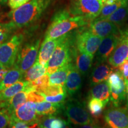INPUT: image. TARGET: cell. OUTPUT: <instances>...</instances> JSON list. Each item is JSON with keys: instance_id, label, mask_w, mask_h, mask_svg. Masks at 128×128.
Masks as SVG:
<instances>
[{"instance_id": "cell-1", "label": "cell", "mask_w": 128, "mask_h": 128, "mask_svg": "<svg viewBox=\"0 0 128 128\" xmlns=\"http://www.w3.org/2000/svg\"><path fill=\"white\" fill-rule=\"evenodd\" d=\"M55 0H30L17 8L12 10L8 17L17 28L28 27L36 22Z\"/></svg>"}, {"instance_id": "cell-2", "label": "cell", "mask_w": 128, "mask_h": 128, "mask_svg": "<svg viewBox=\"0 0 128 128\" xmlns=\"http://www.w3.org/2000/svg\"><path fill=\"white\" fill-rule=\"evenodd\" d=\"M90 21L81 16H74L69 10H62L55 14L46 32L44 39H55L73 30L88 24Z\"/></svg>"}, {"instance_id": "cell-3", "label": "cell", "mask_w": 128, "mask_h": 128, "mask_svg": "<svg viewBox=\"0 0 128 128\" xmlns=\"http://www.w3.org/2000/svg\"><path fill=\"white\" fill-rule=\"evenodd\" d=\"M75 42L76 38L72 36L71 33L64 35L46 65L48 74H52L60 68L71 63L75 49L73 46Z\"/></svg>"}, {"instance_id": "cell-4", "label": "cell", "mask_w": 128, "mask_h": 128, "mask_svg": "<svg viewBox=\"0 0 128 128\" xmlns=\"http://www.w3.org/2000/svg\"><path fill=\"white\" fill-rule=\"evenodd\" d=\"M103 6L100 0H70L69 12L74 16H81L92 21L100 15Z\"/></svg>"}, {"instance_id": "cell-5", "label": "cell", "mask_w": 128, "mask_h": 128, "mask_svg": "<svg viewBox=\"0 0 128 128\" xmlns=\"http://www.w3.org/2000/svg\"><path fill=\"white\" fill-rule=\"evenodd\" d=\"M24 36L22 34L13 35L0 45V64L4 68H11L16 62Z\"/></svg>"}, {"instance_id": "cell-6", "label": "cell", "mask_w": 128, "mask_h": 128, "mask_svg": "<svg viewBox=\"0 0 128 128\" xmlns=\"http://www.w3.org/2000/svg\"><path fill=\"white\" fill-rule=\"evenodd\" d=\"M40 44V40L38 39L27 43L20 48L14 66L17 67L23 73H25L37 60Z\"/></svg>"}, {"instance_id": "cell-7", "label": "cell", "mask_w": 128, "mask_h": 128, "mask_svg": "<svg viewBox=\"0 0 128 128\" xmlns=\"http://www.w3.org/2000/svg\"><path fill=\"white\" fill-rule=\"evenodd\" d=\"M64 109L68 122L73 125L76 126L94 123L84 105L78 101L69 102Z\"/></svg>"}, {"instance_id": "cell-8", "label": "cell", "mask_w": 128, "mask_h": 128, "mask_svg": "<svg viewBox=\"0 0 128 128\" xmlns=\"http://www.w3.org/2000/svg\"><path fill=\"white\" fill-rule=\"evenodd\" d=\"M107 82L110 87V100L114 107H119L126 97V85L122 74L120 71L112 72Z\"/></svg>"}, {"instance_id": "cell-9", "label": "cell", "mask_w": 128, "mask_h": 128, "mask_svg": "<svg viewBox=\"0 0 128 128\" xmlns=\"http://www.w3.org/2000/svg\"><path fill=\"white\" fill-rule=\"evenodd\" d=\"M102 39L88 30L80 32L76 37V48L81 52L94 56L97 52Z\"/></svg>"}, {"instance_id": "cell-10", "label": "cell", "mask_w": 128, "mask_h": 128, "mask_svg": "<svg viewBox=\"0 0 128 128\" xmlns=\"http://www.w3.org/2000/svg\"><path fill=\"white\" fill-rule=\"evenodd\" d=\"M10 121H20L28 124L32 128L38 124L39 115L36 110L35 103L28 102L17 108L10 115Z\"/></svg>"}, {"instance_id": "cell-11", "label": "cell", "mask_w": 128, "mask_h": 128, "mask_svg": "<svg viewBox=\"0 0 128 128\" xmlns=\"http://www.w3.org/2000/svg\"><path fill=\"white\" fill-rule=\"evenodd\" d=\"M104 119L108 128H128V111L125 108H108L104 112Z\"/></svg>"}, {"instance_id": "cell-12", "label": "cell", "mask_w": 128, "mask_h": 128, "mask_svg": "<svg viewBox=\"0 0 128 128\" xmlns=\"http://www.w3.org/2000/svg\"><path fill=\"white\" fill-rule=\"evenodd\" d=\"M88 30L102 39L110 35H120L122 33L118 25L106 19H94L90 24Z\"/></svg>"}, {"instance_id": "cell-13", "label": "cell", "mask_w": 128, "mask_h": 128, "mask_svg": "<svg viewBox=\"0 0 128 128\" xmlns=\"http://www.w3.org/2000/svg\"><path fill=\"white\" fill-rule=\"evenodd\" d=\"M128 58V32H122L118 45L108 59L109 64L117 68Z\"/></svg>"}, {"instance_id": "cell-14", "label": "cell", "mask_w": 128, "mask_h": 128, "mask_svg": "<svg viewBox=\"0 0 128 128\" xmlns=\"http://www.w3.org/2000/svg\"><path fill=\"white\" fill-rule=\"evenodd\" d=\"M120 35H110L102 39L96 54L98 63L104 62L108 60L118 45Z\"/></svg>"}, {"instance_id": "cell-15", "label": "cell", "mask_w": 128, "mask_h": 128, "mask_svg": "<svg viewBox=\"0 0 128 128\" xmlns=\"http://www.w3.org/2000/svg\"><path fill=\"white\" fill-rule=\"evenodd\" d=\"M81 75L76 65L71 64L65 84L66 92L70 96H72L76 94L81 88L82 78Z\"/></svg>"}, {"instance_id": "cell-16", "label": "cell", "mask_w": 128, "mask_h": 128, "mask_svg": "<svg viewBox=\"0 0 128 128\" xmlns=\"http://www.w3.org/2000/svg\"><path fill=\"white\" fill-rule=\"evenodd\" d=\"M64 36L55 39H44L41 44L37 60L40 64L46 66L53 52L58 44L61 42Z\"/></svg>"}, {"instance_id": "cell-17", "label": "cell", "mask_w": 128, "mask_h": 128, "mask_svg": "<svg viewBox=\"0 0 128 128\" xmlns=\"http://www.w3.org/2000/svg\"><path fill=\"white\" fill-rule=\"evenodd\" d=\"M73 57L75 58L76 66L82 76H86L92 66L94 56L81 52L75 48Z\"/></svg>"}, {"instance_id": "cell-18", "label": "cell", "mask_w": 128, "mask_h": 128, "mask_svg": "<svg viewBox=\"0 0 128 128\" xmlns=\"http://www.w3.org/2000/svg\"><path fill=\"white\" fill-rule=\"evenodd\" d=\"M113 72V69L104 62L98 63L92 70L90 76V84L94 86L98 83L108 80L110 75Z\"/></svg>"}, {"instance_id": "cell-19", "label": "cell", "mask_w": 128, "mask_h": 128, "mask_svg": "<svg viewBox=\"0 0 128 128\" xmlns=\"http://www.w3.org/2000/svg\"><path fill=\"white\" fill-rule=\"evenodd\" d=\"M28 101V92L22 91L18 92L10 99L1 102V107L8 110L10 114L14 113L19 107L26 103Z\"/></svg>"}, {"instance_id": "cell-20", "label": "cell", "mask_w": 128, "mask_h": 128, "mask_svg": "<svg viewBox=\"0 0 128 128\" xmlns=\"http://www.w3.org/2000/svg\"><path fill=\"white\" fill-rule=\"evenodd\" d=\"M36 110L39 116H55L64 109V103H54L50 102H40L35 103Z\"/></svg>"}, {"instance_id": "cell-21", "label": "cell", "mask_w": 128, "mask_h": 128, "mask_svg": "<svg viewBox=\"0 0 128 128\" xmlns=\"http://www.w3.org/2000/svg\"><path fill=\"white\" fill-rule=\"evenodd\" d=\"M29 82L27 81H19L4 90L0 92V102H6L22 91L28 92Z\"/></svg>"}, {"instance_id": "cell-22", "label": "cell", "mask_w": 128, "mask_h": 128, "mask_svg": "<svg viewBox=\"0 0 128 128\" xmlns=\"http://www.w3.org/2000/svg\"><path fill=\"white\" fill-rule=\"evenodd\" d=\"M90 97L98 98L108 104L110 99V90L107 81L94 86L90 91Z\"/></svg>"}, {"instance_id": "cell-23", "label": "cell", "mask_w": 128, "mask_h": 128, "mask_svg": "<svg viewBox=\"0 0 128 128\" xmlns=\"http://www.w3.org/2000/svg\"><path fill=\"white\" fill-rule=\"evenodd\" d=\"M24 73H23L20 69L14 66L13 68L8 70L1 81L0 92L18 81H21L24 78Z\"/></svg>"}, {"instance_id": "cell-24", "label": "cell", "mask_w": 128, "mask_h": 128, "mask_svg": "<svg viewBox=\"0 0 128 128\" xmlns=\"http://www.w3.org/2000/svg\"><path fill=\"white\" fill-rule=\"evenodd\" d=\"M38 126L40 128H70V124L60 118L48 116L39 120Z\"/></svg>"}, {"instance_id": "cell-25", "label": "cell", "mask_w": 128, "mask_h": 128, "mask_svg": "<svg viewBox=\"0 0 128 128\" xmlns=\"http://www.w3.org/2000/svg\"><path fill=\"white\" fill-rule=\"evenodd\" d=\"M128 18V2H123L113 14L106 18L118 26H122Z\"/></svg>"}, {"instance_id": "cell-26", "label": "cell", "mask_w": 128, "mask_h": 128, "mask_svg": "<svg viewBox=\"0 0 128 128\" xmlns=\"http://www.w3.org/2000/svg\"><path fill=\"white\" fill-rule=\"evenodd\" d=\"M72 62L59 69L55 73L50 75L49 84L65 86Z\"/></svg>"}, {"instance_id": "cell-27", "label": "cell", "mask_w": 128, "mask_h": 128, "mask_svg": "<svg viewBox=\"0 0 128 128\" xmlns=\"http://www.w3.org/2000/svg\"><path fill=\"white\" fill-rule=\"evenodd\" d=\"M46 74H47V68L46 65H42L36 60L34 65L24 73V79L27 81H32Z\"/></svg>"}, {"instance_id": "cell-28", "label": "cell", "mask_w": 128, "mask_h": 128, "mask_svg": "<svg viewBox=\"0 0 128 128\" xmlns=\"http://www.w3.org/2000/svg\"><path fill=\"white\" fill-rule=\"evenodd\" d=\"M49 76V74H46L34 80V81H28L29 87L28 92H36L41 94L50 85Z\"/></svg>"}, {"instance_id": "cell-29", "label": "cell", "mask_w": 128, "mask_h": 128, "mask_svg": "<svg viewBox=\"0 0 128 128\" xmlns=\"http://www.w3.org/2000/svg\"><path fill=\"white\" fill-rule=\"evenodd\" d=\"M107 103L96 98H91L88 103V108L92 116L98 117L102 114Z\"/></svg>"}, {"instance_id": "cell-30", "label": "cell", "mask_w": 128, "mask_h": 128, "mask_svg": "<svg viewBox=\"0 0 128 128\" xmlns=\"http://www.w3.org/2000/svg\"><path fill=\"white\" fill-rule=\"evenodd\" d=\"M17 28L12 22L0 23V44L5 42L12 38V35Z\"/></svg>"}, {"instance_id": "cell-31", "label": "cell", "mask_w": 128, "mask_h": 128, "mask_svg": "<svg viewBox=\"0 0 128 128\" xmlns=\"http://www.w3.org/2000/svg\"><path fill=\"white\" fill-rule=\"evenodd\" d=\"M123 1L120 0H118L116 2L112 4H106L103 3V7L98 17L96 19L97 20H102V19H106L108 17L114 12L117 9L123 4Z\"/></svg>"}, {"instance_id": "cell-32", "label": "cell", "mask_w": 128, "mask_h": 128, "mask_svg": "<svg viewBox=\"0 0 128 128\" xmlns=\"http://www.w3.org/2000/svg\"><path fill=\"white\" fill-rule=\"evenodd\" d=\"M66 92L65 86L61 85H49L42 92V94L46 96H53L60 94Z\"/></svg>"}, {"instance_id": "cell-33", "label": "cell", "mask_w": 128, "mask_h": 128, "mask_svg": "<svg viewBox=\"0 0 128 128\" xmlns=\"http://www.w3.org/2000/svg\"><path fill=\"white\" fill-rule=\"evenodd\" d=\"M11 116L6 108L0 110V128H7L10 124Z\"/></svg>"}, {"instance_id": "cell-34", "label": "cell", "mask_w": 128, "mask_h": 128, "mask_svg": "<svg viewBox=\"0 0 128 128\" xmlns=\"http://www.w3.org/2000/svg\"><path fill=\"white\" fill-rule=\"evenodd\" d=\"M66 96L67 92H65V93L60 94L53 96H44V100L48 102L54 103H64V102H65Z\"/></svg>"}, {"instance_id": "cell-35", "label": "cell", "mask_w": 128, "mask_h": 128, "mask_svg": "<svg viewBox=\"0 0 128 128\" xmlns=\"http://www.w3.org/2000/svg\"><path fill=\"white\" fill-rule=\"evenodd\" d=\"M44 100V95L36 92H28V101L33 103H40Z\"/></svg>"}, {"instance_id": "cell-36", "label": "cell", "mask_w": 128, "mask_h": 128, "mask_svg": "<svg viewBox=\"0 0 128 128\" xmlns=\"http://www.w3.org/2000/svg\"><path fill=\"white\" fill-rule=\"evenodd\" d=\"M30 0H8V4L12 10H14L26 4Z\"/></svg>"}, {"instance_id": "cell-37", "label": "cell", "mask_w": 128, "mask_h": 128, "mask_svg": "<svg viewBox=\"0 0 128 128\" xmlns=\"http://www.w3.org/2000/svg\"><path fill=\"white\" fill-rule=\"evenodd\" d=\"M11 128H28L30 126L28 124L20 121H10Z\"/></svg>"}, {"instance_id": "cell-38", "label": "cell", "mask_w": 128, "mask_h": 128, "mask_svg": "<svg viewBox=\"0 0 128 128\" xmlns=\"http://www.w3.org/2000/svg\"><path fill=\"white\" fill-rule=\"evenodd\" d=\"M119 71L122 74V75L124 74L128 70V58H126L120 65L118 66Z\"/></svg>"}, {"instance_id": "cell-39", "label": "cell", "mask_w": 128, "mask_h": 128, "mask_svg": "<svg viewBox=\"0 0 128 128\" xmlns=\"http://www.w3.org/2000/svg\"><path fill=\"white\" fill-rule=\"evenodd\" d=\"M75 128H99L97 124H94V123H92V124H83V125L76 126Z\"/></svg>"}, {"instance_id": "cell-40", "label": "cell", "mask_w": 128, "mask_h": 128, "mask_svg": "<svg viewBox=\"0 0 128 128\" xmlns=\"http://www.w3.org/2000/svg\"><path fill=\"white\" fill-rule=\"evenodd\" d=\"M8 71V70L6 68H3L2 70H0V81L1 82L3 80V78H4L5 75L7 74Z\"/></svg>"}, {"instance_id": "cell-41", "label": "cell", "mask_w": 128, "mask_h": 128, "mask_svg": "<svg viewBox=\"0 0 128 128\" xmlns=\"http://www.w3.org/2000/svg\"><path fill=\"white\" fill-rule=\"evenodd\" d=\"M126 85V96H127V108L128 109V81H125Z\"/></svg>"}, {"instance_id": "cell-42", "label": "cell", "mask_w": 128, "mask_h": 128, "mask_svg": "<svg viewBox=\"0 0 128 128\" xmlns=\"http://www.w3.org/2000/svg\"><path fill=\"white\" fill-rule=\"evenodd\" d=\"M123 76H124V80H125V81H128V71H126V72L123 75Z\"/></svg>"}, {"instance_id": "cell-43", "label": "cell", "mask_w": 128, "mask_h": 128, "mask_svg": "<svg viewBox=\"0 0 128 128\" xmlns=\"http://www.w3.org/2000/svg\"><path fill=\"white\" fill-rule=\"evenodd\" d=\"M8 0H0V4H4L6 3H7Z\"/></svg>"}, {"instance_id": "cell-44", "label": "cell", "mask_w": 128, "mask_h": 128, "mask_svg": "<svg viewBox=\"0 0 128 128\" xmlns=\"http://www.w3.org/2000/svg\"><path fill=\"white\" fill-rule=\"evenodd\" d=\"M120 1H123V2H128V0H120Z\"/></svg>"}, {"instance_id": "cell-45", "label": "cell", "mask_w": 128, "mask_h": 128, "mask_svg": "<svg viewBox=\"0 0 128 128\" xmlns=\"http://www.w3.org/2000/svg\"><path fill=\"white\" fill-rule=\"evenodd\" d=\"M3 68H4V67H3V66H2V65H1V64H0V70H2V69Z\"/></svg>"}, {"instance_id": "cell-46", "label": "cell", "mask_w": 128, "mask_h": 128, "mask_svg": "<svg viewBox=\"0 0 128 128\" xmlns=\"http://www.w3.org/2000/svg\"><path fill=\"white\" fill-rule=\"evenodd\" d=\"M100 1H102V2H103V3L104 2H105V1H106V0H100Z\"/></svg>"}, {"instance_id": "cell-47", "label": "cell", "mask_w": 128, "mask_h": 128, "mask_svg": "<svg viewBox=\"0 0 128 128\" xmlns=\"http://www.w3.org/2000/svg\"><path fill=\"white\" fill-rule=\"evenodd\" d=\"M2 108V107H1V102H0V108Z\"/></svg>"}, {"instance_id": "cell-48", "label": "cell", "mask_w": 128, "mask_h": 128, "mask_svg": "<svg viewBox=\"0 0 128 128\" xmlns=\"http://www.w3.org/2000/svg\"><path fill=\"white\" fill-rule=\"evenodd\" d=\"M36 128V126H34V127H33V128Z\"/></svg>"}, {"instance_id": "cell-49", "label": "cell", "mask_w": 128, "mask_h": 128, "mask_svg": "<svg viewBox=\"0 0 128 128\" xmlns=\"http://www.w3.org/2000/svg\"><path fill=\"white\" fill-rule=\"evenodd\" d=\"M0 86H1V81H0Z\"/></svg>"}, {"instance_id": "cell-50", "label": "cell", "mask_w": 128, "mask_h": 128, "mask_svg": "<svg viewBox=\"0 0 128 128\" xmlns=\"http://www.w3.org/2000/svg\"><path fill=\"white\" fill-rule=\"evenodd\" d=\"M0 45H1V44H0Z\"/></svg>"}, {"instance_id": "cell-51", "label": "cell", "mask_w": 128, "mask_h": 128, "mask_svg": "<svg viewBox=\"0 0 128 128\" xmlns=\"http://www.w3.org/2000/svg\"></svg>"}]
</instances>
